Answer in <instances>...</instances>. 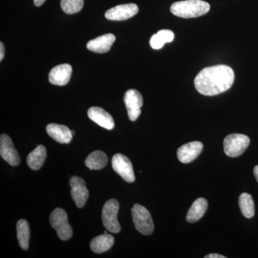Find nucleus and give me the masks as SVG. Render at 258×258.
Here are the masks:
<instances>
[{
  "label": "nucleus",
  "instance_id": "obj_5",
  "mask_svg": "<svg viewBox=\"0 0 258 258\" xmlns=\"http://www.w3.org/2000/svg\"><path fill=\"white\" fill-rule=\"evenodd\" d=\"M249 143V137L244 134H230L224 140V151L228 157H237L245 152Z\"/></svg>",
  "mask_w": 258,
  "mask_h": 258
},
{
  "label": "nucleus",
  "instance_id": "obj_25",
  "mask_svg": "<svg viewBox=\"0 0 258 258\" xmlns=\"http://www.w3.org/2000/svg\"><path fill=\"white\" fill-rule=\"evenodd\" d=\"M149 43H150L151 47L154 50H159V49L162 48L165 42L161 40V37L157 33L151 37Z\"/></svg>",
  "mask_w": 258,
  "mask_h": 258
},
{
  "label": "nucleus",
  "instance_id": "obj_17",
  "mask_svg": "<svg viewBox=\"0 0 258 258\" xmlns=\"http://www.w3.org/2000/svg\"><path fill=\"white\" fill-rule=\"evenodd\" d=\"M46 157V148L43 145H39L28 154L27 164L32 170L37 171L43 166Z\"/></svg>",
  "mask_w": 258,
  "mask_h": 258
},
{
  "label": "nucleus",
  "instance_id": "obj_16",
  "mask_svg": "<svg viewBox=\"0 0 258 258\" xmlns=\"http://www.w3.org/2000/svg\"><path fill=\"white\" fill-rule=\"evenodd\" d=\"M47 133L56 142L60 144H69L73 139L72 131L64 125L50 123L46 127Z\"/></svg>",
  "mask_w": 258,
  "mask_h": 258
},
{
  "label": "nucleus",
  "instance_id": "obj_22",
  "mask_svg": "<svg viewBox=\"0 0 258 258\" xmlns=\"http://www.w3.org/2000/svg\"><path fill=\"white\" fill-rule=\"evenodd\" d=\"M239 206L242 215L246 218H252L254 215V204L249 194L242 193L239 198Z\"/></svg>",
  "mask_w": 258,
  "mask_h": 258
},
{
  "label": "nucleus",
  "instance_id": "obj_30",
  "mask_svg": "<svg viewBox=\"0 0 258 258\" xmlns=\"http://www.w3.org/2000/svg\"><path fill=\"white\" fill-rule=\"evenodd\" d=\"M72 134H73V135H74V134H75V132H74V131H72Z\"/></svg>",
  "mask_w": 258,
  "mask_h": 258
},
{
  "label": "nucleus",
  "instance_id": "obj_26",
  "mask_svg": "<svg viewBox=\"0 0 258 258\" xmlns=\"http://www.w3.org/2000/svg\"><path fill=\"white\" fill-rule=\"evenodd\" d=\"M5 56V46L3 42H0V61L3 60Z\"/></svg>",
  "mask_w": 258,
  "mask_h": 258
},
{
  "label": "nucleus",
  "instance_id": "obj_6",
  "mask_svg": "<svg viewBox=\"0 0 258 258\" xmlns=\"http://www.w3.org/2000/svg\"><path fill=\"white\" fill-rule=\"evenodd\" d=\"M119 210V203L115 199H111L105 203L102 210V221L106 230L113 233H118L120 225L117 216Z\"/></svg>",
  "mask_w": 258,
  "mask_h": 258
},
{
  "label": "nucleus",
  "instance_id": "obj_18",
  "mask_svg": "<svg viewBox=\"0 0 258 258\" xmlns=\"http://www.w3.org/2000/svg\"><path fill=\"white\" fill-rule=\"evenodd\" d=\"M114 237L110 234L97 236L91 240V249L95 253H103L109 250L114 244Z\"/></svg>",
  "mask_w": 258,
  "mask_h": 258
},
{
  "label": "nucleus",
  "instance_id": "obj_3",
  "mask_svg": "<svg viewBox=\"0 0 258 258\" xmlns=\"http://www.w3.org/2000/svg\"><path fill=\"white\" fill-rule=\"evenodd\" d=\"M132 215L137 230L142 235H152L154 232V225L149 210L139 204H135L132 209Z\"/></svg>",
  "mask_w": 258,
  "mask_h": 258
},
{
  "label": "nucleus",
  "instance_id": "obj_27",
  "mask_svg": "<svg viewBox=\"0 0 258 258\" xmlns=\"http://www.w3.org/2000/svg\"><path fill=\"white\" fill-rule=\"evenodd\" d=\"M205 258H226L225 256L219 254H210L205 256Z\"/></svg>",
  "mask_w": 258,
  "mask_h": 258
},
{
  "label": "nucleus",
  "instance_id": "obj_4",
  "mask_svg": "<svg viewBox=\"0 0 258 258\" xmlns=\"http://www.w3.org/2000/svg\"><path fill=\"white\" fill-rule=\"evenodd\" d=\"M50 223L52 228L57 231L59 238L69 240L72 237L73 229L70 225L68 215L63 209L56 208L50 216Z\"/></svg>",
  "mask_w": 258,
  "mask_h": 258
},
{
  "label": "nucleus",
  "instance_id": "obj_21",
  "mask_svg": "<svg viewBox=\"0 0 258 258\" xmlns=\"http://www.w3.org/2000/svg\"><path fill=\"white\" fill-rule=\"evenodd\" d=\"M17 236L20 247L24 250H27L30 238V226L27 220H20L17 223Z\"/></svg>",
  "mask_w": 258,
  "mask_h": 258
},
{
  "label": "nucleus",
  "instance_id": "obj_11",
  "mask_svg": "<svg viewBox=\"0 0 258 258\" xmlns=\"http://www.w3.org/2000/svg\"><path fill=\"white\" fill-rule=\"evenodd\" d=\"M139 8L134 3L120 5L108 10L105 13V17L109 20L113 21H123L129 18H133L138 13Z\"/></svg>",
  "mask_w": 258,
  "mask_h": 258
},
{
  "label": "nucleus",
  "instance_id": "obj_9",
  "mask_svg": "<svg viewBox=\"0 0 258 258\" xmlns=\"http://www.w3.org/2000/svg\"><path fill=\"white\" fill-rule=\"evenodd\" d=\"M70 185L71 186V197L79 208H82L86 205L89 191L86 187V182L82 178L74 176L70 179Z\"/></svg>",
  "mask_w": 258,
  "mask_h": 258
},
{
  "label": "nucleus",
  "instance_id": "obj_24",
  "mask_svg": "<svg viewBox=\"0 0 258 258\" xmlns=\"http://www.w3.org/2000/svg\"><path fill=\"white\" fill-rule=\"evenodd\" d=\"M158 35L161 37V40L165 43L171 42L174 40V32L169 30H161L157 32Z\"/></svg>",
  "mask_w": 258,
  "mask_h": 258
},
{
  "label": "nucleus",
  "instance_id": "obj_20",
  "mask_svg": "<svg viewBox=\"0 0 258 258\" xmlns=\"http://www.w3.org/2000/svg\"><path fill=\"white\" fill-rule=\"evenodd\" d=\"M108 157L102 151H95L90 154L85 161V164L91 170H99L108 164Z\"/></svg>",
  "mask_w": 258,
  "mask_h": 258
},
{
  "label": "nucleus",
  "instance_id": "obj_15",
  "mask_svg": "<svg viewBox=\"0 0 258 258\" xmlns=\"http://www.w3.org/2000/svg\"><path fill=\"white\" fill-rule=\"evenodd\" d=\"M115 40L114 35L106 34L90 40L87 43V48L96 53H106L111 50Z\"/></svg>",
  "mask_w": 258,
  "mask_h": 258
},
{
  "label": "nucleus",
  "instance_id": "obj_23",
  "mask_svg": "<svg viewBox=\"0 0 258 258\" xmlns=\"http://www.w3.org/2000/svg\"><path fill=\"white\" fill-rule=\"evenodd\" d=\"M61 8L66 14L79 13L84 5L83 0H61Z\"/></svg>",
  "mask_w": 258,
  "mask_h": 258
},
{
  "label": "nucleus",
  "instance_id": "obj_8",
  "mask_svg": "<svg viewBox=\"0 0 258 258\" xmlns=\"http://www.w3.org/2000/svg\"><path fill=\"white\" fill-rule=\"evenodd\" d=\"M123 100L129 119L135 121L142 113L141 108L143 106V97L137 90L130 89L125 92Z\"/></svg>",
  "mask_w": 258,
  "mask_h": 258
},
{
  "label": "nucleus",
  "instance_id": "obj_29",
  "mask_svg": "<svg viewBox=\"0 0 258 258\" xmlns=\"http://www.w3.org/2000/svg\"><path fill=\"white\" fill-rule=\"evenodd\" d=\"M254 175L255 176V179L258 182V166H256L254 168Z\"/></svg>",
  "mask_w": 258,
  "mask_h": 258
},
{
  "label": "nucleus",
  "instance_id": "obj_13",
  "mask_svg": "<svg viewBox=\"0 0 258 258\" xmlns=\"http://www.w3.org/2000/svg\"><path fill=\"white\" fill-rule=\"evenodd\" d=\"M72 71L71 64H58L51 70L49 74V81L55 86H64L69 83Z\"/></svg>",
  "mask_w": 258,
  "mask_h": 258
},
{
  "label": "nucleus",
  "instance_id": "obj_7",
  "mask_svg": "<svg viewBox=\"0 0 258 258\" xmlns=\"http://www.w3.org/2000/svg\"><path fill=\"white\" fill-rule=\"evenodd\" d=\"M112 167L126 182L133 183L135 181V174L132 161L123 154H116L113 156L112 158Z\"/></svg>",
  "mask_w": 258,
  "mask_h": 258
},
{
  "label": "nucleus",
  "instance_id": "obj_1",
  "mask_svg": "<svg viewBox=\"0 0 258 258\" xmlns=\"http://www.w3.org/2000/svg\"><path fill=\"white\" fill-rule=\"evenodd\" d=\"M235 81V73L225 64L202 70L195 79L197 91L205 96H213L228 91Z\"/></svg>",
  "mask_w": 258,
  "mask_h": 258
},
{
  "label": "nucleus",
  "instance_id": "obj_2",
  "mask_svg": "<svg viewBox=\"0 0 258 258\" xmlns=\"http://www.w3.org/2000/svg\"><path fill=\"white\" fill-rule=\"evenodd\" d=\"M210 5L203 0H184L171 5V13L182 18H195L207 14Z\"/></svg>",
  "mask_w": 258,
  "mask_h": 258
},
{
  "label": "nucleus",
  "instance_id": "obj_28",
  "mask_svg": "<svg viewBox=\"0 0 258 258\" xmlns=\"http://www.w3.org/2000/svg\"><path fill=\"white\" fill-rule=\"evenodd\" d=\"M45 1L46 0H34V4H35V6L40 7L45 3Z\"/></svg>",
  "mask_w": 258,
  "mask_h": 258
},
{
  "label": "nucleus",
  "instance_id": "obj_14",
  "mask_svg": "<svg viewBox=\"0 0 258 258\" xmlns=\"http://www.w3.org/2000/svg\"><path fill=\"white\" fill-rule=\"evenodd\" d=\"M90 119L103 128L111 130L114 127L115 123L113 117L108 112L99 107H91L88 111Z\"/></svg>",
  "mask_w": 258,
  "mask_h": 258
},
{
  "label": "nucleus",
  "instance_id": "obj_19",
  "mask_svg": "<svg viewBox=\"0 0 258 258\" xmlns=\"http://www.w3.org/2000/svg\"><path fill=\"white\" fill-rule=\"evenodd\" d=\"M208 208V201L205 198H198L190 208L186 215V220L193 223L200 220L205 215Z\"/></svg>",
  "mask_w": 258,
  "mask_h": 258
},
{
  "label": "nucleus",
  "instance_id": "obj_12",
  "mask_svg": "<svg viewBox=\"0 0 258 258\" xmlns=\"http://www.w3.org/2000/svg\"><path fill=\"white\" fill-rule=\"evenodd\" d=\"M203 144L200 142H193L184 144L179 148L177 157L183 164H188L196 159L201 154Z\"/></svg>",
  "mask_w": 258,
  "mask_h": 258
},
{
  "label": "nucleus",
  "instance_id": "obj_10",
  "mask_svg": "<svg viewBox=\"0 0 258 258\" xmlns=\"http://www.w3.org/2000/svg\"><path fill=\"white\" fill-rule=\"evenodd\" d=\"M0 154L4 160L13 166L20 164V157L15 149L13 141L7 134H2L0 137Z\"/></svg>",
  "mask_w": 258,
  "mask_h": 258
}]
</instances>
